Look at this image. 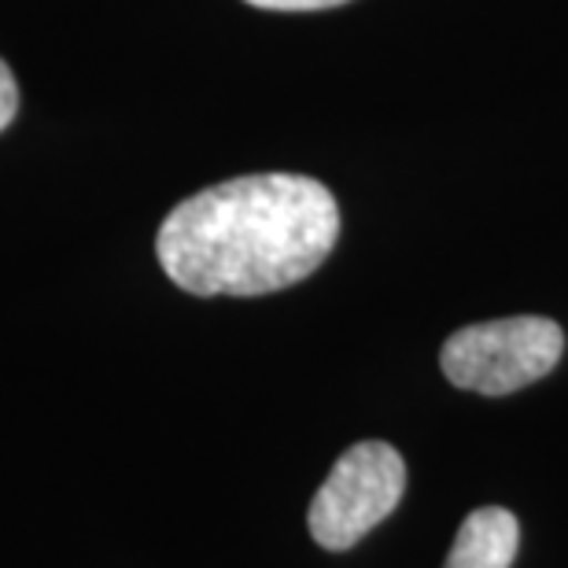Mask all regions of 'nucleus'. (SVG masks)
<instances>
[{
  "mask_svg": "<svg viewBox=\"0 0 568 568\" xmlns=\"http://www.w3.org/2000/svg\"><path fill=\"white\" fill-rule=\"evenodd\" d=\"M19 111V85H16V74H11V67L0 60V130L11 126V119H16Z\"/></svg>",
  "mask_w": 568,
  "mask_h": 568,
  "instance_id": "5",
  "label": "nucleus"
},
{
  "mask_svg": "<svg viewBox=\"0 0 568 568\" xmlns=\"http://www.w3.org/2000/svg\"><path fill=\"white\" fill-rule=\"evenodd\" d=\"M406 495V462L392 443L366 439L347 447L328 469L306 509V528L317 547L351 550L381 520L395 514Z\"/></svg>",
  "mask_w": 568,
  "mask_h": 568,
  "instance_id": "3",
  "label": "nucleus"
},
{
  "mask_svg": "<svg viewBox=\"0 0 568 568\" xmlns=\"http://www.w3.org/2000/svg\"><path fill=\"white\" fill-rule=\"evenodd\" d=\"M252 8H266V11H322V8H339L347 0H244Z\"/></svg>",
  "mask_w": 568,
  "mask_h": 568,
  "instance_id": "6",
  "label": "nucleus"
},
{
  "mask_svg": "<svg viewBox=\"0 0 568 568\" xmlns=\"http://www.w3.org/2000/svg\"><path fill=\"white\" fill-rule=\"evenodd\" d=\"M520 547L517 517L503 506H480L462 520L443 568H509Z\"/></svg>",
  "mask_w": 568,
  "mask_h": 568,
  "instance_id": "4",
  "label": "nucleus"
},
{
  "mask_svg": "<svg viewBox=\"0 0 568 568\" xmlns=\"http://www.w3.org/2000/svg\"><path fill=\"white\" fill-rule=\"evenodd\" d=\"M565 333L550 317H498L458 328L443 344L439 366L454 388L476 395H514L558 369Z\"/></svg>",
  "mask_w": 568,
  "mask_h": 568,
  "instance_id": "2",
  "label": "nucleus"
},
{
  "mask_svg": "<svg viewBox=\"0 0 568 568\" xmlns=\"http://www.w3.org/2000/svg\"><path fill=\"white\" fill-rule=\"evenodd\" d=\"M339 207L322 181L247 174L181 200L155 236L163 274L189 295H270L314 274L336 247Z\"/></svg>",
  "mask_w": 568,
  "mask_h": 568,
  "instance_id": "1",
  "label": "nucleus"
}]
</instances>
